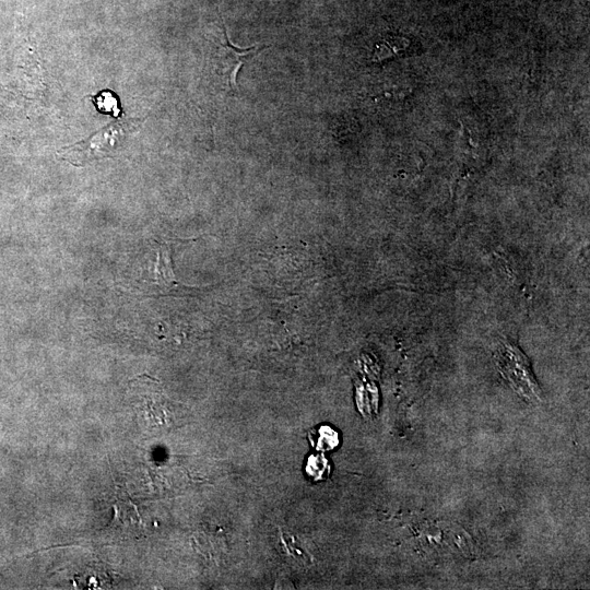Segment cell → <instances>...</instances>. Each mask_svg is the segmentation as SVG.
<instances>
[{"mask_svg": "<svg viewBox=\"0 0 590 590\" xmlns=\"http://www.w3.org/2000/svg\"><path fill=\"white\" fill-rule=\"evenodd\" d=\"M127 127L121 122L106 126L90 138L59 150L58 156L75 167H85L93 161L111 158L126 137Z\"/></svg>", "mask_w": 590, "mask_h": 590, "instance_id": "cell-1", "label": "cell"}, {"mask_svg": "<svg viewBox=\"0 0 590 590\" xmlns=\"http://www.w3.org/2000/svg\"><path fill=\"white\" fill-rule=\"evenodd\" d=\"M498 368L514 391L528 401L540 399V388L531 371L525 354L516 346L505 342L497 353Z\"/></svg>", "mask_w": 590, "mask_h": 590, "instance_id": "cell-2", "label": "cell"}, {"mask_svg": "<svg viewBox=\"0 0 590 590\" xmlns=\"http://www.w3.org/2000/svg\"><path fill=\"white\" fill-rule=\"evenodd\" d=\"M224 40L226 41L222 42L216 51V73L220 77L224 88L229 89L232 93L238 92L236 77H238L240 68L246 59L261 51L263 47L256 45L242 49V47L233 45L228 38L226 28H224Z\"/></svg>", "mask_w": 590, "mask_h": 590, "instance_id": "cell-3", "label": "cell"}, {"mask_svg": "<svg viewBox=\"0 0 590 590\" xmlns=\"http://www.w3.org/2000/svg\"><path fill=\"white\" fill-rule=\"evenodd\" d=\"M153 282L162 287H172L180 285L176 280L172 265V255L170 245L163 243L159 245L155 269H153Z\"/></svg>", "mask_w": 590, "mask_h": 590, "instance_id": "cell-4", "label": "cell"}, {"mask_svg": "<svg viewBox=\"0 0 590 590\" xmlns=\"http://www.w3.org/2000/svg\"><path fill=\"white\" fill-rule=\"evenodd\" d=\"M92 99L99 112L111 114L114 117L120 116V100H118L112 91H103L99 93L97 97H93Z\"/></svg>", "mask_w": 590, "mask_h": 590, "instance_id": "cell-5", "label": "cell"}, {"mask_svg": "<svg viewBox=\"0 0 590 590\" xmlns=\"http://www.w3.org/2000/svg\"><path fill=\"white\" fill-rule=\"evenodd\" d=\"M312 433V444L315 445V448L318 451H332L333 448H335L338 444V435L332 429L323 427L317 431V434H315L314 432Z\"/></svg>", "mask_w": 590, "mask_h": 590, "instance_id": "cell-6", "label": "cell"}]
</instances>
